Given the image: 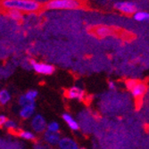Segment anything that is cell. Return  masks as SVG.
Here are the masks:
<instances>
[{
  "label": "cell",
  "instance_id": "8",
  "mask_svg": "<svg viewBox=\"0 0 149 149\" xmlns=\"http://www.w3.org/2000/svg\"><path fill=\"white\" fill-rule=\"evenodd\" d=\"M35 109H36L35 103L22 106L21 107V109L19 111V116L23 120L31 119L35 115Z\"/></svg>",
  "mask_w": 149,
  "mask_h": 149
},
{
  "label": "cell",
  "instance_id": "12",
  "mask_svg": "<svg viewBox=\"0 0 149 149\" xmlns=\"http://www.w3.org/2000/svg\"><path fill=\"white\" fill-rule=\"evenodd\" d=\"M146 90H147L146 84L144 82H139V81L138 84L130 90V92H131V95L135 98H141L146 94Z\"/></svg>",
  "mask_w": 149,
  "mask_h": 149
},
{
  "label": "cell",
  "instance_id": "7",
  "mask_svg": "<svg viewBox=\"0 0 149 149\" xmlns=\"http://www.w3.org/2000/svg\"><path fill=\"white\" fill-rule=\"evenodd\" d=\"M66 97L72 100H78L81 101L84 99L85 97V91L83 88L78 86H73L70 88L66 91Z\"/></svg>",
  "mask_w": 149,
  "mask_h": 149
},
{
  "label": "cell",
  "instance_id": "13",
  "mask_svg": "<svg viewBox=\"0 0 149 149\" xmlns=\"http://www.w3.org/2000/svg\"><path fill=\"white\" fill-rule=\"evenodd\" d=\"M95 33L99 38H105L112 34V30L107 26H99L95 31Z\"/></svg>",
  "mask_w": 149,
  "mask_h": 149
},
{
  "label": "cell",
  "instance_id": "4",
  "mask_svg": "<svg viewBox=\"0 0 149 149\" xmlns=\"http://www.w3.org/2000/svg\"><path fill=\"white\" fill-rule=\"evenodd\" d=\"M31 125L35 133H44L47 130V123L41 114H35L31 120Z\"/></svg>",
  "mask_w": 149,
  "mask_h": 149
},
{
  "label": "cell",
  "instance_id": "23",
  "mask_svg": "<svg viewBox=\"0 0 149 149\" xmlns=\"http://www.w3.org/2000/svg\"><path fill=\"white\" fill-rule=\"evenodd\" d=\"M81 149H86V148H81Z\"/></svg>",
  "mask_w": 149,
  "mask_h": 149
},
{
  "label": "cell",
  "instance_id": "2",
  "mask_svg": "<svg viewBox=\"0 0 149 149\" xmlns=\"http://www.w3.org/2000/svg\"><path fill=\"white\" fill-rule=\"evenodd\" d=\"M81 6L77 0H50L47 2L46 7L53 10H69L77 9Z\"/></svg>",
  "mask_w": 149,
  "mask_h": 149
},
{
  "label": "cell",
  "instance_id": "3",
  "mask_svg": "<svg viewBox=\"0 0 149 149\" xmlns=\"http://www.w3.org/2000/svg\"><path fill=\"white\" fill-rule=\"evenodd\" d=\"M113 7L119 11L121 13H124V15H134L138 10V6L137 4L135 2H131V1H118L115 2L113 4Z\"/></svg>",
  "mask_w": 149,
  "mask_h": 149
},
{
  "label": "cell",
  "instance_id": "11",
  "mask_svg": "<svg viewBox=\"0 0 149 149\" xmlns=\"http://www.w3.org/2000/svg\"><path fill=\"white\" fill-rule=\"evenodd\" d=\"M62 118L64 120V123H66V125L69 127L70 130L75 131V130H78L79 129V123L72 114H70L68 113H63Z\"/></svg>",
  "mask_w": 149,
  "mask_h": 149
},
{
  "label": "cell",
  "instance_id": "19",
  "mask_svg": "<svg viewBox=\"0 0 149 149\" xmlns=\"http://www.w3.org/2000/svg\"><path fill=\"white\" fill-rule=\"evenodd\" d=\"M5 127H6V129L9 130H11V131H15V130H17L18 125H17V123H15V120H8L6 121V123L5 124Z\"/></svg>",
  "mask_w": 149,
  "mask_h": 149
},
{
  "label": "cell",
  "instance_id": "14",
  "mask_svg": "<svg viewBox=\"0 0 149 149\" xmlns=\"http://www.w3.org/2000/svg\"><path fill=\"white\" fill-rule=\"evenodd\" d=\"M19 137L26 141H33L36 139L35 132L31 130H21L19 131Z\"/></svg>",
  "mask_w": 149,
  "mask_h": 149
},
{
  "label": "cell",
  "instance_id": "15",
  "mask_svg": "<svg viewBox=\"0 0 149 149\" xmlns=\"http://www.w3.org/2000/svg\"><path fill=\"white\" fill-rule=\"evenodd\" d=\"M6 15L12 20L15 21H20L22 18V13L19 10L16 9H10V10H6Z\"/></svg>",
  "mask_w": 149,
  "mask_h": 149
},
{
  "label": "cell",
  "instance_id": "5",
  "mask_svg": "<svg viewBox=\"0 0 149 149\" xmlns=\"http://www.w3.org/2000/svg\"><path fill=\"white\" fill-rule=\"evenodd\" d=\"M31 65L34 72H36L38 74L41 75H50L55 71V68L52 64L44 63V62H36V61H31Z\"/></svg>",
  "mask_w": 149,
  "mask_h": 149
},
{
  "label": "cell",
  "instance_id": "21",
  "mask_svg": "<svg viewBox=\"0 0 149 149\" xmlns=\"http://www.w3.org/2000/svg\"><path fill=\"white\" fill-rule=\"evenodd\" d=\"M7 120H8V119L5 114L0 115V126H5V124L6 123Z\"/></svg>",
  "mask_w": 149,
  "mask_h": 149
},
{
  "label": "cell",
  "instance_id": "9",
  "mask_svg": "<svg viewBox=\"0 0 149 149\" xmlns=\"http://www.w3.org/2000/svg\"><path fill=\"white\" fill-rule=\"evenodd\" d=\"M59 149H81L78 143L72 138L69 137H63L61 139L58 144Z\"/></svg>",
  "mask_w": 149,
  "mask_h": 149
},
{
  "label": "cell",
  "instance_id": "1",
  "mask_svg": "<svg viewBox=\"0 0 149 149\" xmlns=\"http://www.w3.org/2000/svg\"><path fill=\"white\" fill-rule=\"evenodd\" d=\"M1 4L6 10L16 9L22 13H35L41 7V4L35 0H4Z\"/></svg>",
  "mask_w": 149,
  "mask_h": 149
},
{
  "label": "cell",
  "instance_id": "6",
  "mask_svg": "<svg viewBox=\"0 0 149 149\" xmlns=\"http://www.w3.org/2000/svg\"><path fill=\"white\" fill-rule=\"evenodd\" d=\"M37 97H38V91L35 89H30L19 97L18 103L22 107L29 104H33L35 103Z\"/></svg>",
  "mask_w": 149,
  "mask_h": 149
},
{
  "label": "cell",
  "instance_id": "17",
  "mask_svg": "<svg viewBox=\"0 0 149 149\" xmlns=\"http://www.w3.org/2000/svg\"><path fill=\"white\" fill-rule=\"evenodd\" d=\"M12 99V96L10 92L7 89H1L0 91V104L6 105Z\"/></svg>",
  "mask_w": 149,
  "mask_h": 149
},
{
  "label": "cell",
  "instance_id": "18",
  "mask_svg": "<svg viewBox=\"0 0 149 149\" xmlns=\"http://www.w3.org/2000/svg\"><path fill=\"white\" fill-rule=\"evenodd\" d=\"M60 130V124L56 120H52L47 123V130L48 132H52V133H59Z\"/></svg>",
  "mask_w": 149,
  "mask_h": 149
},
{
  "label": "cell",
  "instance_id": "20",
  "mask_svg": "<svg viewBox=\"0 0 149 149\" xmlns=\"http://www.w3.org/2000/svg\"><path fill=\"white\" fill-rule=\"evenodd\" d=\"M139 81L136 80V79H130L126 81V87L129 90H131L135 86L138 84Z\"/></svg>",
  "mask_w": 149,
  "mask_h": 149
},
{
  "label": "cell",
  "instance_id": "22",
  "mask_svg": "<svg viewBox=\"0 0 149 149\" xmlns=\"http://www.w3.org/2000/svg\"><path fill=\"white\" fill-rule=\"evenodd\" d=\"M108 88H109V89H111V90H114L116 88V84L114 81H113V80L109 81V82H108Z\"/></svg>",
  "mask_w": 149,
  "mask_h": 149
},
{
  "label": "cell",
  "instance_id": "16",
  "mask_svg": "<svg viewBox=\"0 0 149 149\" xmlns=\"http://www.w3.org/2000/svg\"><path fill=\"white\" fill-rule=\"evenodd\" d=\"M133 18L137 22H146L149 20V13L146 11H137L133 15Z\"/></svg>",
  "mask_w": 149,
  "mask_h": 149
},
{
  "label": "cell",
  "instance_id": "10",
  "mask_svg": "<svg viewBox=\"0 0 149 149\" xmlns=\"http://www.w3.org/2000/svg\"><path fill=\"white\" fill-rule=\"evenodd\" d=\"M61 139L59 133H52L48 131L43 133V140L50 146H58Z\"/></svg>",
  "mask_w": 149,
  "mask_h": 149
}]
</instances>
